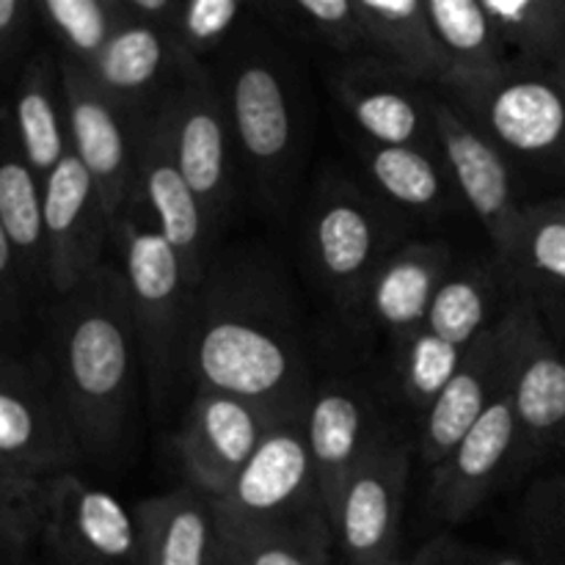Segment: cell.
Instances as JSON below:
<instances>
[{"label": "cell", "mask_w": 565, "mask_h": 565, "mask_svg": "<svg viewBox=\"0 0 565 565\" xmlns=\"http://www.w3.org/2000/svg\"><path fill=\"white\" fill-rule=\"evenodd\" d=\"M185 64L169 31L125 20L97 58L81 70L127 110L149 114L163 103Z\"/></svg>", "instance_id": "cell-24"}, {"label": "cell", "mask_w": 565, "mask_h": 565, "mask_svg": "<svg viewBox=\"0 0 565 565\" xmlns=\"http://www.w3.org/2000/svg\"><path fill=\"white\" fill-rule=\"evenodd\" d=\"M331 535L221 527V565H326Z\"/></svg>", "instance_id": "cell-38"}, {"label": "cell", "mask_w": 565, "mask_h": 565, "mask_svg": "<svg viewBox=\"0 0 565 565\" xmlns=\"http://www.w3.org/2000/svg\"><path fill=\"white\" fill-rule=\"evenodd\" d=\"M326 83L359 138L381 147H436L434 88L419 86L370 53L334 58Z\"/></svg>", "instance_id": "cell-14"}, {"label": "cell", "mask_w": 565, "mask_h": 565, "mask_svg": "<svg viewBox=\"0 0 565 565\" xmlns=\"http://www.w3.org/2000/svg\"><path fill=\"white\" fill-rule=\"evenodd\" d=\"M36 25V0H0V72L22 58Z\"/></svg>", "instance_id": "cell-41"}, {"label": "cell", "mask_w": 565, "mask_h": 565, "mask_svg": "<svg viewBox=\"0 0 565 565\" xmlns=\"http://www.w3.org/2000/svg\"><path fill=\"white\" fill-rule=\"evenodd\" d=\"M119 6L125 20L169 31L177 9H180V0H119Z\"/></svg>", "instance_id": "cell-42"}, {"label": "cell", "mask_w": 565, "mask_h": 565, "mask_svg": "<svg viewBox=\"0 0 565 565\" xmlns=\"http://www.w3.org/2000/svg\"><path fill=\"white\" fill-rule=\"evenodd\" d=\"M467 351L439 340L428 329L414 331L403 345H397L392 351V373H395L401 401L419 419L434 406L436 397L445 392V386L450 384V379L461 367Z\"/></svg>", "instance_id": "cell-35"}, {"label": "cell", "mask_w": 565, "mask_h": 565, "mask_svg": "<svg viewBox=\"0 0 565 565\" xmlns=\"http://www.w3.org/2000/svg\"><path fill=\"white\" fill-rule=\"evenodd\" d=\"M511 287L500 263L456 265L436 292L423 329L467 351L511 303Z\"/></svg>", "instance_id": "cell-30"}, {"label": "cell", "mask_w": 565, "mask_h": 565, "mask_svg": "<svg viewBox=\"0 0 565 565\" xmlns=\"http://www.w3.org/2000/svg\"><path fill=\"white\" fill-rule=\"evenodd\" d=\"M516 478V417L511 390L502 392L434 469L428 513L447 524L472 516L502 483Z\"/></svg>", "instance_id": "cell-19"}, {"label": "cell", "mask_w": 565, "mask_h": 565, "mask_svg": "<svg viewBox=\"0 0 565 565\" xmlns=\"http://www.w3.org/2000/svg\"><path fill=\"white\" fill-rule=\"evenodd\" d=\"M0 224L14 246L31 296L50 290L44 248V182L22 154L9 114H0Z\"/></svg>", "instance_id": "cell-29"}, {"label": "cell", "mask_w": 565, "mask_h": 565, "mask_svg": "<svg viewBox=\"0 0 565 565\" xmlns=\"http://www.w3.org/2000/svg\"><path fill=\"white\" fill-rule=\"evenodd\" d=\"M276 425L263 408L241 397L213 390L193 392L174 439L188 486L218 502Z\"/></svg>", "instance_id": "cell-17"}, {"label": "cell", "mask_w": 565, "mask_h": 565, "mask_svg": "<svg viewBox=\"0 0 565 565\" xmlns=\"http://www.w3.org/2000/svg\"><path fill=\"white\" fill-rule=\"evenodd\" d=\"M364 42L373 58L419 86L439 88L447 66L430 28L425 0H356Z\"/></svg>", "instance_id": "cell-28"}, {"label": "cell", "mask_w": 565, "mask_h": 565, "mask_svg": "<svg viewBox=\"0 0 565 565\" xmlns=\"http://www.w3.org/2000/svg\"><path fill=\"white\" fill-rule=\"evenodd\" d=\"M213 505L221 527L334 535L303 419L270 428L232 489Z\"/></svg>", "instance_id": "cell-7"}, {"label": "cell", "mask_w": 565, "mask_h": 565, "mask_svg": "<svg viewBox=\"0 0 565 565\" xmlns=\"http://www.w3.org/2000/svg\"><path fill=\"white\" fill-rule=\"evenodd\" d=\"M513 166L565 196V77L557 66L508 64L497 75L436 88Z\"/></svg>", "instance_id": "cell-6"}, {"label": "cell", "mask_w": 565, "mask_h": 565, "mask_svg": "<svg viewBox=\"0 0 565 565\" xmlns=\"http://www.w3.org/2000/svg\"><path fill=\"white\" fill-rule=\"evenodd\" d=\"M401 213L340 171H323L301 215V252L318 290L359 318L375 270L401 246Z\"/></svg>", "instance_id": "cell-5"}, {"label": "cell", "mask_w": 565, "mask_h": 565, "mask_svg": "<svg viewBox=\"0 0 565 565\" xmlns=\"http://www.w3.org/2000/svg\"><path fill=\"white\" fill-rule=\"evenodd\" d=\"M456 268V254L445 241H403L375 270L359 320L386 337L395 351L423 329L436 292Z\"/></svg>", "instance_id": "cell-21"}, {"label": "cell", "mask_w": 565, "mask_h": 565, "mask_svg": "<svg viewBox=\"0 0 565 565\" xmlns=\"http://www.w3.org/2000/svg\"><path fill=\"white\" fill-rule=\"evenodd\" d=\"M434 132L441 160L452 177L458 196L475 213L489 235L494 259L502 263L511 252L522 215L530 202L519 193V177L505 154L469 125L456 105L434 88Z\"/></svg>", "instance_id": "cell-12"}, {"label": "cell", "mask_w": 565, "mask_h": 565, "mask_svg": "<svg viewBox=\"0 0 565 565\" xmlns=\"http://www.w3.org/2000/svg\"><path fill=\"white\" fill-rule=\"evenodd\" d=\"M114 248L119 252V270L130 298L149 406L163 414L191 375V342L202 285L188 274L169 241L136 210H125L116 221Z\"/></svg>", "instance_id": "cell-4"}, {"label": "cell", "mask_w": 565, "mask_h": 565, "mask_svg": "<svg viewBox=\"0 0 565 565\" xmlns=\"http://www.w3.org/2000/svg\"><path fill=\"white\" fill-rule=\"evenodd\" d=\"M39 25L58 44V58L88 66L125 22L119 0H36Z\"/></svg>", "instance_id": "cell-34"}, {"label": "cell", "mask_w": 565, "mask_h": 565, "mask_svg": "<svg viewBox=\"0 0 565 565\" xmlns=\"http://www.w3.org/2000/svg\"><path fill=\"white\" fill-rule=\"evenodd\" d=\"M516 417V478L565 450V351L541 326L533 329L511 384Z\"/></svg>", "instance_id": "cell-23"}, {"label": "cell", "mask_w": 565, "mask_h": 565, "mask_svg": "<svg viewBox=\"0 0 565 565\" xmlns=\"http://www.w3.org/2000/svg\"><path fill=\"white\" fill-rule=\"evenodd\" d=\"M83 450L47 367L0 353V463L44 486L72 472Z\"/></svg>", "instance_id": "cell-11"}, {"label": "cell", "mask_w": 565, "mask_h": 565, "mask_svg": "<svg viewBox=\"0 0 565 565\" xmlns=\"http://www.w3.org/2000/svg\"><path fill=\"white\" fill-rule=\"evenodd\" d=\"M557 70H561V75L565 77V64H557Z\"/></svg>", "instance_id": "cell-44"}, {"label": "cell", "mask_w": 565, "mask_h": 565, "mask_svg": "<svg viewBox=\"0 0 565 565\" xmlns=\"http://www.w3.org/2000/svg\"><path fill=\"white\" fill-rule=\"evenodd\" d=\"M210 66L224 94L248 193L259 213L281 218L301 191L315 136V97L303 58L252 17Z\"/></svg>", "instance_id": "cell-3"}, {"label": "cell", "mask_w": 565, "mask_h": 565, "mask_svg": "<svg viewBox=\"0 0 565 565\" xmlns=\"http://www.w3.org/2000/svg\"><path fill=\"white\" fill-rule=\"evenodd\" d=\"M39 539L55 565H132L136 508L75 472L58 475L44 483Z\"/></svg>", "instance_id": "cell-15"}, {"label": "cell", "mask_w": 565, "mask_h": 565, "mask_svg": "<svg viewBox=\"0 0 565 565\" xmlns=\"http://www.w3.org/2000/svg\"><path fill=\"white\" fill-rule=\"evenodd\" d=\"M414 447L401 430L384 428L348 478L331 530L351 565H406L401 522Z\"/></svg>", "instance_id": "cell-10"}, {"label": "cell", "mask_w": 565, "mask_h": 565, "mask_svg": "<svg viewBox=\"0 0 565 565\" xmlns=\"http://www.w3.org/2000/svg\"><path fill=\"white\" fill-rule=\"evenodd\" d=\"M252 9L285 42L323 47L334 58L367 53L356 0H252Z\"/></svg>", "instance_id": "cell-32"}, {"label": "cell", "mask_w": 565, "mask_h": 565, "mask_svg": "<svg viewBox=\"0 0 565 565\" xmlns=\"http://www.w3.org/2000/svg\"><path fill=\"white\" fill-rule=\"evenodd\" d=\"M539 318L533 309L519 298H511L505 312L469 345L450 384L419 419L417 452L425 469L434 472L483 417L486 408L502 392L511 390L516 364Z\"/></svg>", "instance_id": "cell-9"}, {"label": "cell", "mask_w": 565, "mask_h": 565, "mask_svg": "<svg viewBox=\"0 0 565 565\" xmlns=\"http://www.w3.org/2000/svg\"><path fill=\"white\" fill-rule=\"evenodd\" d=\"M50 381L61 397L83 458L108 463L127 445L138 401L141 351L125 276L103 265L66 296L47 320Z\"/></svg>", "instance_id": "cell-2"}, {"label": "cell", "mask_w": 565, "mask_h": 565, "mask_svg": "<svg viewBox=\"0 0 565 565\" xmlns=\"http://www.w3.org/2000/svg\"><path fill=\"white\" fill-rule=\"evenodd\" d=\"M191 379L196 390L241 397L276 423L303 419L315 390L307 326L268 254L224 252L210 263L199 287Z\"/></svg>", "instance_id": "cell-1"}, {"label": "cell", "mask_w": 565, "mask_h": 565, "mask_svg": "<svg viewBox=\"0 0 565 565\" xmlns=\"http://www.w3.org/2000/svg\"><path fill=\"white\" fill-rule=\"evenodd\" d=\"M160 114L177 166L218 235L235 202L237 154L213 66L188 61L160 103Z\"/></svg>", "instance_id": "cell-8"}, {"label": "cell", "mask_w": 565, "mask_h": 565, "mask_svg": "<svg viewBox=\"0 0 565 565\" xmlns=\"http://www.w3.org/2000/svg\"><path fill=\"white\" fill-rule=\"evenodd\" d=\"M58 61L72 154L88 171L116 226L136 191L138 138H141V119L147 114H132L125 105L110 99L81 66L64 58Z\"/></svg>", "instance_id": "cell-13"}, {"label": "cell", "mask_w": 565, "mask_h": 565, "mask_svg": "<svg viewBox=\"0 0 565 565\" xmlns=\"http://www.w3.org/2000/svg\"><path fill=\"white\" fill-rule=\"evenodd\" d=\"M511 64L557 66L565 55V0H483Z\"/></svg>", "instance_id": "cell-33"}, {"label": "cell", "mask_w": 565, "mask_h": 565, "mask_svg": "<svg viewBox=\"0 0 565 565\" xmlns=\"http://www.w3.org/2000/svg\"><path fill=\"white\" fill-rule=\"evenodd\" d=\"M356 158L375 196L384 199L395 213L436 218L461 202L439 149L381 147L359 138Z\"/></svg>", "instance_id": "cell-27"}, {"label": "cell", "mask_w": 565, "mask_h": 565, "mask_svg": "<svg viewBox=\"0 0 565 565\" xmlns=\"http://www.w3.org/2000/svg\"><path fill=\"white\" fill-rule=\"evenodd\" d=\"M384 428L386 425H381L375 414L373 395L356 379L326 375L315 381L312 397L303 412V430L329 519L348 478Z\"/></svg>", "instance_id": "cell-20"}, {"label": "cell", "mask_w": 565, "mask_h": 565, "mask_svg": "<svg viewBox=\"0 0 565 565\" xmlns=\"http://www.w3.org/2000/svg\"><path fill=\"white\" fill-rule=\"evenodd\" d=\"M513 519L530 565H565V475L535 480L519 500Z\"/></svg>", "instance_id": "cell-37"}, {"label": "cell", "mask_w": 565, "mask_h": 565, "mask_svg": "<svg viewBox=\"0 0 565 565\" xmlns=\"http://www.w3.org/2000/svg\"><path fill=\"white\" fill-rule=\"evenodd\" d=\"M33 541L31 533L0 519V565H20Z\"/></svg>", "instance_id": "cell-43"}, {"label": "cell", "mask_w": 565, "mask_h": 565, "mask_svg": "<svg viewBox=\"0 0 565 565\" xmlns=\"http://www.w3.org/2000/svg\"><path fill=\"white\" fill-rule=\"evenodd\" d=\"M254 17L252 0H180L169 33L182 61L210 64Z\"/></svg>", "instance_id": "cell-36"}, {"label": "cell", "mask_w": 565, "mask_h": 565, "mask_svg": "<svg viewBox=\"0 0 565 565\" xmlns=\"http://www.w3.org/2000/svg\"><path fill=\"white\" fill-rule=\"evenodd\" d=\"M511 296L527 303L565 351V196L527 204L508 257L500 263Z\"/></svg>", "instance_id": "cell-22"}, {"label": "cell", "mask_w": 565, "mask_h": 565, "mask_svg": "<svg viewBox=\"0 0 565 565\" xmlns=\"http://www.w3.org/2000/svg\"><path fill=\"white\" fill-rule=\"evenodd\" d=\"M114 246V221L75 154L64 158L44 180V248L47 287L55 298L75 290L105 265Z\"/></svg>", "instance_id": "cell-18"}, {"label": "cell", "mask_w": 565, "mask_h": 565, "mask_svg": "<svg viewBox=\"0 0 565 565\" xmlns=\"http://www.w3.org/2000/svg\"><path fill=\"white\" fill-rule=\"evenodd\" d=\"M138 546L132 565H221V524L213 500L196 489L136 502Z\"/></svg>", "instance_id": "cell-25"}, {"label": "cell", "mask_w": 565, "mask_h": 565, "mask_svg": "<svg viewBox=\"0 0 565 565\" xmlns=\"http://www.w3.org/2000/svg\"><path fill=\"white\" fill-rule=\"evenodd\" d=\"M31 296L22 276L20 259H17L14 246L0 224V334H11L22 323L25 315V298Z\"/></svg>", "instance_id": "cell-40"}, {"label": "cell", "mask_w": 565, "mask_h": 565, "mask_svg": "<svg viewBox=\"0 0 565 565\" xmlns=\"http://www.w3.org/2000/svg\"><path fill=\"white\" fill-rule=\"evenodd\" d=\"M42 491L44 486L31 483V480L11 472L6 463H0V519L14 524V527L25 530L33 539H39Z\"/></svg>", "instance_id": "cell-39"}, {"label": "cell", "mask_w": 565, "mask_h": 565, "mask_svg": "<svg viewBox=\"0 0 565 565\" xmlns=\"http://www.w3.org/2000/svg\"><path fill=\"white\" fill-rule=\"evenodd\" d=\"M9 119L22 154L44 182L58 169L61 160L72 154L58 55L39 50L20 66Z\"/></svg>", "instance_id": "cell-26"}, {"label": "cell", "mask_w": 565, "mask_h": 565, "mask_svg": "<svg viewBox=\"0 0 565 565\" xmlns=\"http://www.w3.org/2000/svg\"><path fill=\"white\" fill-rule=\"evenodd\" d=\"M425 11L447 66L439 88L483 81L511 64L483 0H425Z\"/></svg>", "instance_id": "cell-31"}, {"label": "cell", "mask_w": 565, "mask_h": 565, "mask_svg": "<svg viewBox=\"0 0 565 565\" xmlns=\"http://www.w3.org/2000/svg\"><path fill=\"white\" fill-rule=\"evenodd\" d=\"M127 210H136L141 218H147L180 254L188 274L202 285L210 263L218 254L215 252L218 235L177 166L160 105L141 119L136 191Z\"/></svg>", "instance_id": "cell-16"}, {"label": "cell", "mask_w": 565, "mask_h": 565, "mask_svg": "<svg viewBox=\"0 0 565 565\" xmlns=\"http://www.w3.org/2000/svg\"><path fill=\"white\" fill-rule=\"evenodd\" d=\"M561 64H565V55H563V61H561Z\"/></svg>", "instance_id": "cell-45"}]
</instances>
